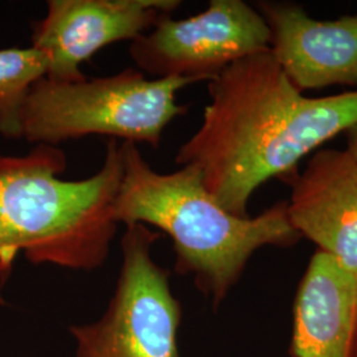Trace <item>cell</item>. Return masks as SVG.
<instances>
[{
	"label": "cell",
	"instance_id": "cell-1",
	"mask_svg": "<svg viewBox=\"0 0 357 357\" xmlns=\"http://www.w3.org/2000/svg\"><path fill=\"white\" fill-rule=\"evenodd\" d=\"M208 93L203 122L175 162L195 168L208 193L237 217H249L264 183L357 123V90L306 97L270 50L228 66L208 82Z\"/></svg>",
	"mask_w": 357,
	"mask_h": 357
},
{
	"label": "cell",
	"instance_id": "cell-2",
	"mask_svg": "<svg viewBox=\"0 0 357 357\" xmlns=\"http://www.w3.org/2000/svg\"><path fill=\"white\" fill-rule=\"evenodd\" d=\"M121 150L123 171L113 204L115 222L165 231L174 243L176 273L192 275L215 306L240 281L258 249L289 248L302 238L289 221L287 202L258 216H234L208 193L195 168L160 174L138 144L121 142Z\"/></svg>",
	"mask_w": 357,
	"mask_h": 357
},
{
	"label": "cell",
	"instance_id": "cell-3",
	"mask_svg": "<svg viewBox=\"0 0 357 357\" xmlns=\"http://www.w3.org/2000/svg\"><path fill=\"white\" fill-rule=\"evenodd\" d=\"M66 168L59 146L0 155V282L19 253L36 265L86 271L106 261L118 227L113 204L123 171L121 142H107L102 167L90 178L63 180Z\"/></svg>",
	"mask_w": 357,
	"mask_h": 357
},
{
	"label": "cell",
	"instance_id": "cell-4",
	"mask_svg": "<svg viewBox=\"0 0 357 357\" xmlns=\"http://www.w3.org/2000/svg\"><path fill=\"white\" fill-rule=\"evenodd\" d=\"M185 78H147L128 68L114 76L78 82L45 77L28 91L22 107V137L36 144L60 143L88 135L158 147L167 126L187 113L176 103Z\"/></svg>",
	"mask_w": 357,
	"mask_h": 357
},
{
	"label": "cell",
	"instance_id": "cell-5",
	"mask_svg": "<svg viewBox=\"0 0 357 357\" xmlns=\"http://www.w3.org/2000/svg\"><path fill=\"white\" fill-rule=\"evenodd\" d=\"M160 237L144 224L126 227L114 295L102 318L72 327L77 357H180L181 307L169 287V271L151 257Z\"/></svg>",
	"mask_w": 357,
	"mask_h": 357
},
{
	"label": "cell",
	"instance_id": "cell-6",
	"mask_svg": "<svg viewBox=\"0 0 357 357\" xmlns=\"http://www.w3.org/2000/svg\"><path fill=\"white\" fill-rule=\"evenodd\" d=\"M268 50L270 31L255 6L211 0L191 17L163 16L153 31L131 41L130 56L143 75L209 82L236 61Z\"/></svg>",
	"mask_w": 357,
	"mask_h": 357
},
{
	"label": "cell",
	"instance_id": "cell-7",
	"mask_svg": "<svg viewBox=\"0 0 357 357\" xmlns=\"http://www.w3.org/2000/svg\"><path fill=\"white\" fill-rule=\"evenodd\" d=\"M180 4L178 0H50L47 15L33 26L32 48L47 60L45 78L84 81L86 76L79 68L96 52L150 32Z\"/></svg>",
	"mask_w": 357,
	"mask_h": 357
},
{
	"label": "cell",
	"instance_id": "cell-8",
	"mask_svg": "<svg viewBox=\"0 0 357 357\" xmlns=\"http://www.w3.org/2000/svg\"><path fill=\"white\" fill-rule=\"evenodd\" d=\"M270 52L299 91L357 86V13L318 20L293 1H257Z\"/></svg>",
	"mask_w": 357,
	"mask_h": 357
},
{
	"label": "cell",
	"instance_id": "cell-9",
	"mask_svg": "<svg viewBox=\"0 0 357 357\" xmlns=\"http://www.w3.org/2000/svg\"><path fill=\"white\" fill-rule=\"evenodd\" d=\"M287 216L301 237L357 278V162L351 153L315 151L294 178Z\"/></svg>",
	"mask_w": 357,
	"mask_h": 357
},
{
	"label": "cell",
	"instance_id": "cell-10",
	"mask_svg": "<svg viewBox=\"0 0 357 357\" xmlns=\"http://www.w3.org/2000/svg\"><path fill=\"white\" fill-rule=\"evenodd\" d=\"M357 278L317 250L294 303V357H355Z\"/></svg>",
	"mask_w": 357,
	"mask_h": 357
},
{
	"label": "cell",
	"instance_id": "cell-11",
	"mask_svg": "<svg viewBox=\"0 0 357 357\" xmlns=\"http://www.w3.org/2000/svg\"><path fill=\"white\" fill-rule=\"evenodd\" d=\"M47 75V60L35 48L0 51V134L20 138V114L32 85Z\"/></svg>",
	"mask_w": 357,
	"mask_h": 357
},
{
	"label": "cell",
	"instance_id": "cell-12",
	"mask_svg": "<svg viewBox=\"0 0 357 357\" xmlns=\"http://www.w3.org/2000/svg\"><path fill=\"white\" fill-rule=\"evenodd\" d=\"M347 135V151L354 156L357 162V123L345 131Z\"/></svg>",
	"mask_w": 357,
	"mask_h": 357
},
{
	"label": "cell",
	"instance_id": "cell-13",
	"mask_svg": "<svg viewBox=\"0 0 357 357\" xmlns=\"http://www.w3.org/2000/svg\"><path fill=\"white\" fill-rule=\"evenodd\" d=\"M355 357H357V345H356V352H355Z\"/></svg>",
	"mask_w": 357,
	"mask_h": 357
}]
</instances>
